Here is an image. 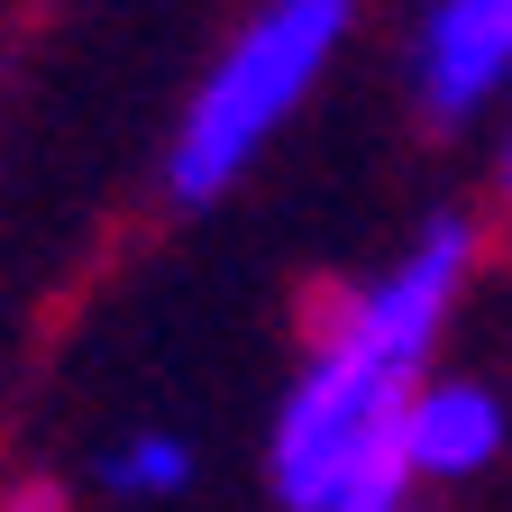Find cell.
<instances>
[{
  "label": "cell",
  "mask_w": 512,
  "mask_h": 512,
  "mask_svg": "<svg viewBox=\"0 0 512 512\" xmlns=\"http://www.w3.org/2000/svg\"><path fill=\"white\" fill-rule=\"evenodd\" d=\"M0 512H64V503H55L46 485H28V494H10V503H0Z\"/></svg>",
  "instance_id": "cell-6"
},
{
  "label": "cell",
  "mask_w": 512,
  "mask_h": 512,
  "mask_svg": "<svg viewBox=\"0 0 512 512\" xmlns=\"http://www.w3.org/2000/svg\"><path fill=\"white\" fill-rule=\"evenodd\" d=\"M503 192H512V128H503Z\"/></svg>",
  "instance_id": "cell-8"
},
{
  "label": "cell",
  "mask_w": 512,
  "mask_h": 512,
  "mask_svg": "<svg viewBox=\"0 0 512 512\" xmlns=\"http://www.w3.org/2000/svg\"><path fill=\"white\" fill-rule=\"evenodd\" d=\"M421 101L430 119H476L512 92V0H430L421 19Z\"/></svg>",
  "instance_id": "cell-4"
},
{
  "label": "cell",
  "mask_w": 512,
  "mask_h": 512,
  "mask_svg": "<svg viewBox=\"0 0 512 512\" xmlns=\"http://www.w3.org/2000/svg\"><path fill=\"white\" fill-rule=\"evenodd\" d=\"M503 394L476 375H421L412 403H403V430H394V458H403V485H467L503 458Z\"/></svg>",
  "instance_id": "cell-3"
},
{
  "label": "cell",
  "mask_w": 512,
  "mask_h": 512,
  "mask_svg": "<svg viewBox=\"0 0 512 512\" xmlns=\"http://www.w3.org/2000/svg\"><path fill=\"white\" fill-rule=\"evenodd\" d=\"M339 37H348V0H266V10L220 46L202 92L183 101V128L165 147L174 202H211V192H229L266 156V138L311 101V83L330 74Z\"/></svg>",
  "instance_id": "cell-1"
},
{
  "label": "cell",
  "mask_w": 512,
  "mask_h": 512,
  "mask_svg": "<svg viewBox=\"0 0 512 512\" xmlns=\"http://www.w3.org/2000/svg\"><path fill=\"white\" fill-rule=\"evenodd\" d=\"M366 512H421V503H412V494H384V503H366Z\"/></svg>",
  "instance_id": "cell-7"
},
{
  "label": "cell",
  "mask_w": 512,
  "mask_h": 512,
  "mask_svg": "<svg viewBox=\"0 0 512 512\" xmlns=\"http://www.w3.org/2000/svg\"><path fill=\"white\" fill-rule=\"evenodd\" d=\"M192 485V439L183 430H128L101 448V494L119 503H174Z\"/></svg>",
  "instance_id": "cell-5"
},
{
  "label": "cell",
  "mask_w": 512,
  "mask_h": 512,
  "mask_svg": "<svg viewBox=\"0 0 512 512\" xmlns=\"http://www.w3.org/2000/svg\"><path fill=\"white\" fill-rule=\"evenodd\" d=\"M403 366H375L339 339L302 348V375L284 384L275 403V439H266V476L284 494V512H366L384 494H412L403 485V458H394V430H403V403H412Z\"/></svg>",
  "instance_id": "cell-2"
}]
</instances>
